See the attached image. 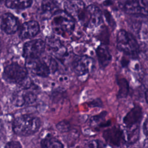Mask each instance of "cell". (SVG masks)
<instances>
[{"label":"cell","mask_w":148,"mask_h":148,"mask_svg":"<svg viewBox=\"0 0 148 148\" xmlns=\"http://www.w3.org/2000/svg\"><path fill=\"white\" fill-rule=\"evenodd\" d=\"M41 125V120L38 117L31 114H23L14 119L12 128L16 134L27 136L38 131Z\"/></svg>","instance_id":"6da1fadb"},{"label":"cell","mask_w":148,"mask_h":148,"mask_svg":"<svg viewBox=\"0 0 148 148\" xmlns=\"http://www.w3.org/2000/svg\"><path fill=\"white\" fill-rule=\"evenodd\" d=\"M74 19L65 11L57 10L51 18V26L53 31L64 38L69 36L75 29Z\"/></svg>","instance_id":"7a4b0ae2"},{"label":"cell","mask_w":148,"mask_h":148,"mask_svg":"<svg viewBox=\"0 0 148 148\" xmlns=\"http://www.w3.org/2000/svg\"><path fill=\"white\" fill-rule=\"evenodd\" d=\"M117 49L125 55L132 58H138L140 47L134 36L124 29L118 31L116 36Z\"/></svg>","instance_id":"3957f363"},{"label":"cell","mask_w":148,"mask_h":148,"mask_svg":"<svg viewBox=\"0 0 148 148\" xmlns=\"http://www.w3.org/2000/svg\"><path fill=\"white\" fill-rule=\"evenodd\" d=\"M3 77L10 83L21 84L28 77V70L17 62H12L5 68Z\"/></svg>","instance_id":"277c9868"},{"label":"cell","mask_w":148,"mask_h":148,"mask_svg":"<svg viewBox=\"0 0 148 148\" xmlns=\"http://www.w3.org/2000/svg\"><path fill=\"white\" fill-rule=\"evenodd\" d=\"M45 41L41 39L29 40L24 43L23 56L26 60H32L40 57L46 49Z\"/></svg>","instance_id":"5b68a950"},{"label":"cell","mask_w":148,"mask_h":148,"mask_svg":"<svg viewBox=\"0 0 148 148\" xmlns=\"http://www.w3.org/2000/svg\"><path fill=\"white\" fill-rule=\"evenodd\" d=\"M26 68L33 74L42 77H48L51 72L50 59L49 60V64H47L40 57L35 59L27 60Z\"/></svg>","instance_id":"8992f818"},{"label":"cell","mask_w":148,"mask_h":148,"mask_svg":"<svg viewBox=\"0 0 148 148\" xmlns=\"http://www.w3.org/2000/svg\"><path fill=\"white\" fill-rule=\"evenodd\" d=\"M94 65V60L87 56H75L72 61V68L78 76H83L89 73Z\"/></svg>","instance_id":"52a82bcc"},{"label":"cell","mask_w":148,"mask_h":148,"mask_svg":"<svg viewBox=\"0 0 148 148\" xmlns=\"http://www.w3.org/2000/svg\"><path fill=\"white\" fill-rule=\"evenodd\" d=\"M120 7L127 13L133 14L147 15V5L146 0H123Z\"/></svg>","instance_id":"ba28073f"},{"label":"cell","mask_w":148,"mask_h":148,"mask_svg":"<svg viewBox=\"0 0 148 148\" xmlns=\"http://www.w3.org/2000/svg\"><path fill=\"white\" fill-rule=\"evenodd\" d=\"M86 8L84 2L80 0H67L64 3L65 11L79 24L83 17Z\"/></svg>","instance_id":"9c48e42d"},{"label":"cell","mask_w":148,"mask_h":148,"mask_svg":"<svg viewBox=\"0 0 148 148\" xmlns=\"http://www.w3.org/2000/svg\"><path fill=\"white\" fill-rule=\"evenodd\" d=\"M102 21V12L97 6L90 5L86 6V13L82 26L87 28H94Z\"/></svg>","instance_id":"30bf717a"},{"label":"cell","mask_w":148,"mask_h":148,"mask_svg":"<svg viewBox=\"0 0 148 148\" xmlns=\"http://www.w3.org/2000/svg\"><path fill=\"white\" fill-rule=\"evenodd\" d=\"M103 138L109 145L119 147L125 142V134L120 128L113 127L105 130L103 132Z\"/></svg>","instance_id":"8fae6325"},{"label":"cell","mask_w":148,"mask_h":148,"mask_svg":"<svg viewBox=\"0 0 148 148\" xmlns=\"http://www.w3.org/2000/svg\"><path fill=\"white\" fill-rule=\"evenodd\" d=\"M37 99V95L33 91L24 88L23 90L15 93L13 97V102L17 106H23L33 103Z\"/></svg>","instance_id":"7c38bea8"},{"label":"cell","mask_w":148,"mask_h":148,"mask_svg":"<svg viewBox=\"0 0 148 148\" xmlns=\"http://www.w3.org/2000/svg\"><path fill=\"white\" fill-rule=\"evenodd\" d=\"M142 116V109L140 106L136 105L125 114L123 121L126 128L139 125Z\"/></svg>","instance_id":"4fadbf2b"},{"label":"cell","mask_w":148,"mask_h":148,"mask_svg":"<svg viewBox=\"0 0 148 148\" xmlns=\"http://www.w3.org/2000/svg\"><path fill=\"white\" fill-rule=\"evenodd\" d=\"M1 26L5 32L8 34H12L18 30L19 25L17 18L14 16L6 13L1 16Z\"/></svg>","instance_id":"5bb4252c"},{"label":"cell","mask_w":148,"mask_h":148,"mask_svg":"<svg viewBox=\"0 0 148 148\" xmlns=\"http://www.w3.org/2000/svg\"><path fill=\"white\" fill-rule=\"evenodd\" d=\"M40 27L35 20L25 22L21 27L19 36L23 39H30L35 36L39 32Z\"/></svg>","instance_id":"9a60e30c"},{"label":"cell","mask_w":148,"mask_h":148,"mask_svg":"<svg viewBox=\"0 0 148 148\" xmlns=\"http://www.w3.org/2000/svg\"><path fill=\"white\" fill-rule=\"evenodd\" d=\"M45 43L49 50L56 57L61 58L65 56L66 54V48L62 45L61 41L56 37L50 36L47 38Z\"/></svg>","instance_id":"2e32d148"},{"label":"cell","mask_w":148,"mask_h":148,"mask_svg":"<svg viewBox=\"0 0 148 148\" xmlns=\"http://www.w3.org/2000/svg\"><path fill=\"white\" fill-rule=\"evenodd\" d=\"M96 54L98 63L101 69L105 68L112 61V56L108 47L103 45H99L96 49Z\"/></svg>","instance_id":"e0dca14e"},{"label":"cell","mask_w":148,"mask_h":148,"mask_svg":"<svg viewBox=\"0 0 148 148\" xmlns=\"http://www.w3.org/2000/svg\"><path fill=\"white\" fill-rule=\"evenodd\" d=\"M40 146L43 148H62L63 144L56 137L47 135L40 141Z\"/></svg>","instance_id":"ac0fdd59"},{"label":"cell","mask_w":148,"mask_h":148,"mask_svg":"<svg viewBox=\"0 0 148 148\" xmlns=\"http://www.w3.org/2000/svg\"><path fill=\"white\" fill-rule=\"evenodd\" d=\"M116 82L119 86V91L117 94V98H124L129 93L130 86L126 79L123 77H117Z\"/></svg>","instance_id":"d6986e66"},{"label":"cell","mask_w":148,"mask_h":148,"mask_svg":"<svg viewBox=\"0 0 148 148\" xmlns=\"http://www.w3.org/2000/svg\"><path fill=\"white\" fill-rule=\"evenodd\" d=\"M32 0H6L5 5L9 8L24 9L29 7Z\"/></svg>","instance_id":"ffe728a7"},{"label":"cell","mask_w":148,"mask_h":148,"mask_svg":"<svg viewBox=\"0 0 148 148\" xmlns=\"http://www.w3.org/2000/svg\"><path fill=\"white\" fill-rule=\"evenodd\" d=\"M106 114H107V112L104 111V112L100 113L99 114H98L97 115H95V116H92L90 119V122H91V125H97L98 123H100L98 124V126H99L100 127H106L107 125H109L110 121L106 122V123H102V120H104L105 117L106 115Z\"/></svg>","instance_id":"44dd1931"},{"label":"cell","mask_w":148,"mask_h":148,"mask_svg":"<svg viewBox=\"0 0 148 148\" xmlns=\"http://www.w3.org/2000/svg\"><path fill=\"white\" fill-rule=\"evenodd\" d=\"M41 6L45 12H56L58 8V2L56 0H43Z\"/></svg>","instance_id":"7402d4cb"},{"label":"cell","mask_w":148,"mask_h":148,"mask_svg":"<svg viewBox=\"0 0 148 148\" xmlns=\"http://www.w3.org/2000/svg\"><path fill=\"white\" fill-rule=\"evenodd\" d=\"M56 128L59 132L61 133H64V132H67L69 131L71 128V125L68 121L66 120H62L59 122L56 125Z\"/></svg>","instance_id":"603a6c76"},{"label":"cell","mask_w":148,"mask_h":148,"mask_svg":"<svg viewBox=\"0 0 148 148\" xmlns=\"http://www.w3.org/2000/svg\"><path fill=\"white\" fill-rule=\"evenodd\" d=\"M5 147H10V148H20L22 147L21 143L17 141H10L7 143L5 146Z\"/></svg>","instance_id":"cb8c5ba5"},{"label":"cell","mask_w":148,"mask_h":148,"mask_svg":"<svg viewBox=\"0 0 148 148\" xmlns=\"http://www.w3.org/2000/svg\"><path fill=\"white\" fill-rule=\"evenodd\" d=\"M100 142L97 140H93L88 142L87 143V146L89 147H99L101 146L100 145Z\"/></svg>","instance_id":"d4e9b609"},{"label":"cell","mask_w":148,"mask_h":148,"mask_svg":"<svg viewBox=\"0 0 148 148\" xmlns=\"http://www.w3.org/2000/svg\"><path fill=\"white\" fill-rule=\"evenodd\" d=\"M92 107H102V102L100 99H95L90 103Z\"/></svg>","instance_id":"484cf974"},{"label":"cell","mask_w":148,"mask_h":148,"mask_svg":"<svg viewBox=\"0 0 148 148\" xmlns=\"http://www.w3.org/2000/svg\"><path fill=\"white\" fill-rule=\"evenodd\" d=\"M105 17H106V18H107L109 24L110 25V26H112L113 24V25L115 24V23H112V21L114 22V21H113V20L110 19V18H112V17L110 16V14L108 12V11H105Z\"/></svg>","instance_id":"4316f807"},{"label":"cell","mask_w":148,"mask_h":148,"mask_svg":"<svg viewBox=\"0 0 148 148\" xmlns=\"http://www.w3.org/2000/svg\"><path fill=\"white\" fill-rule=\"evenodd\" d=\"M147 119L146 118L145 121H144V123H143V133L145 134V135L146 136H147V131H148V129H147Z\"/></svg>","instance_id":"83f0119b"},{"label":"cell","mask_w":148,"mask_h":148,"mask_svg":"<svg viewBox=\"0 0 148 148\" xmlns=\"http://www.w3.org/2000/svg\"><path fill=\"white\" fill-rule=\"evenodd\" d=\"M3 1H5V0H0V4H1V3Z\"/></svg>","instance_id":"f1b7e54d"},{"label":"cell","mask_w":148,"mask_h":148,"mask_svg":"<svg viewBox=\"0 0 148 148\" xmlns=\"http://www.w3.org/2000/svg\"><path fill=\"white\" fill-rule=\"evenodd\" d=\"M0 49H1V45H0Z\"/></svg>","instance_id":"f546056e"}]
</instances>
